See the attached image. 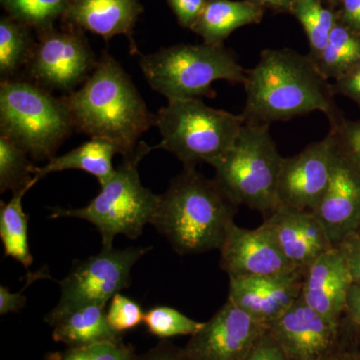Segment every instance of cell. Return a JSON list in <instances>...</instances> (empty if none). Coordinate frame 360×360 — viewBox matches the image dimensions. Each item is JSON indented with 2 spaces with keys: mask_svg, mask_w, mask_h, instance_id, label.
<instances>
[{
  "mask_svg": "<svg viewBox=\"0 0 360 360\" xmlns=\"http://www.w3.org/2000/svg\"><path fill=\"white\" fill-rule=\"evenodd\" d=\"M352 328L359 329V345H360V326H352Z\"/></svg>",
  "mask_w": 360,
  "mask_h": 360,
  "instance_id": "cell-43",
  "label": "cell"
},
{
  "mask_svg": "<svg viewBox=\"0 0 360 360\" xmlns=\"http://www.w3.org/2000/svg\"><path fill=\"white\" fill-rule=\"evenodd\" d=\"M243 85L246 98L241 115L245 122L270 125L315 111L328 116L330 125L342 117L333 84L309 54L265 49L257 65L246 70Z\"/></svg>",
  "mask_w": 360,
  "mask_h": 360,
  "instance_id": "cell-1",
  "label": "cell"
},
{
  "mask_svg": "<svg viewBox=\"0 0 360 360\" xmlns=\"http://www.w3.org/2000/svg\"><path fill=\"white\" fill-rule=\"evenodd\" d=\"M151 248L118 250L103 248L99 253L77 262L60 281V300L49 314H59L86 304H105L131 283L134 264Z\"/></svg>",
  "mask_w": 360,
  "mask_h": 360,
  "instance_id": "cell-9",
  "label": "cell"
},
{
  "mask_svg": "<svg viewBox=\"0 0 360 360\" xmlns=\"http://www.w3.org/2000/svg\"><path fill=\"white\" fill-rule=\"evenodd\" d=\"M352 284L342 251L333 248L317 258L305 271L302 297L315 311L341 328Z\"/></svg>",
  "mask_w": 360,
  "mask_h": 360,
  "instance_id": "cell-18",
  "label": "cell"
},
{
  "mask_svg": "<svg viewBox=\"0 0 360 360\" xmlns=\"http://www.w3.org/2000/svg\"><path fill=\"white\" fill-rule=\"evenodd\" d=\"M139 66L151 89L168 101L213 98V82L243 84L246 70L224 45L177 44L139 58Z\"/></svg>",
  "mask_w": 360,
  "mask_h": 360,
  "instance_id": "cell-6",
  "label": "cell"
},
{
  "mask_svg": "<svg viewBox=\"0 0 360 360\" xmlns=\"http://www.w3.org/2000/svg\"><path fill=\"white\" fill-rule=\"evenodd\" d=\"M32 163L20 146L0 135V193H13L27 186H34L39 179L33 175Z\"/></svg>",
  "mask_w": 360,
  "mask_h": 360,
  "instance_id": "cell-27",
  "label": "cell"
},
{
  "mask_svg": "<svg viewBox=\"0 0 360 360\" xmlns=\"http://www.w3.org/2000/svg\"><path fill=\"white\" fill-rule=\"evenodd\" d=\"M269 124L245 122L231 148L210 163L214 180L236 205L265 217L279 206L277 188L283 158Z\"/></svg>",
  "mask_w": 360,
  "mask_h": 360,
  "instance_id": "cell-5",
  "label": "cell"
},
{
  "mask_svg": "<svg viewBox=\"0 0 360 360\" xmlns=\"http://www.w3.org/2000/svg\"><path fill=\"white\" fill-rule=\"evenodd\" d=\"M290 11L304 28L310 47L309 54L316 61L338 25V16L323 6L322 0H293Z\"/></svg>",
  "mask_w": 360,
  "mask_h": 360,
  "instance_id": "cell-26",
  "label": "cell"
},
{
  "mask_svg": "<svg viewBox=\"0 0 360 360\" xmlns=\"http://www.w3.org/2000/svg\"><path fill=\"white\" fill-rule=\"evenodd\" d=\"M288 360H333L341 349V328L310 307L302 295L269 324Z\"/></svg>",
  "mask_w": 360,
  "mask_h": 360,
  "instance_id": "cell-13",
  "label": "cell"
},
{
  "mask_svg": "<svg viewBox=\"0 0 360 360\" xmlns=\"http://www.w3.org/2000/svg\"><path fill=\"white\" fill-rule=\"evenodd\" d=\"M182 27L193 30L207 0H167Z\"/></svg>",
  "mask_w": 360,
  "mask_h": 360,
  "instance_id": "cell-34",
  "label": "cell"
},
{
  "mask_svg": "<svg viewBox=\"0 0 360 360\" xmlns=\"http://www.w3.org/2000/svg\"><path fill=\"white\" fill-rule=\"evenodd\" d=\"M96 54L79 30L49 28L39 32L32 58L25 70L30 82L45 89L77 90L96 68Z\"/></svg>",
  "mask_w": 360,
  "mask_h": 360,
  "instance_id": "cell-10",
  "label": "cell"
},
{
  "mask_svg": "<svg viewBox=\"0 0 360 360\" xmlns=\"http://www.w3.org/2000/svg\"><path fill=\"white\" fill-rule=\"evenodd\" d=\"M333 360H360V354H354V352H347L340 350L335 359Z\"/></svg>",
  "mask_w": 360,
  "mask_h": 360,
  "instance_id": "cell-42",
  "label": "cell"
},
{
  "mask_svg": "<svg viewBox=\"0 0 360 360\" xmlns=\"http://www.w3.org/2000/svg\"><path fill=\"white\" fill-rule=\"evenodd\" d=\"M262 225L296 269L305 274L321 255L335 248L312 212L279 205Z\"/></svg>",
  "mask_w": 360,
  "mask_h": 360,
  "instance_id": "cell-15",
  "label": "cell"
},
{
  "mask_svg": "<svg viewBox=\"0 0 360 360\" xmlns=\"http://www.w3.org/2000/svg\"><path fill=\"white\" fill-rule=\"evenodd\" d=\"M260 6H269L276 11H290L291 4L293 0H251Z\"/></svg>",
  "mask_w": 360,
  "mask_h": 360,
  "instance_id": "cell-41",
  "label": "cell"
},
{
  "mask_svg": "<svg viewBox=\"0 0 360 360\" xmlns=\"http://www.w3.org/2000/svg\"><path fill=\"white\" fill-rule=\"evenodd\" d=\"M336 151L360 172V120L341 117L330 125Z\"/></svg>",
  "mask_w": 360,
  "mask_h": 360,
  "instance_id": "cell-32",
  "label": "cell"
},
{
  "mask_svg": "<svg viewBox=\"0 0 360 360\" xmlns=\"http://www.w3.org/2000/svg\"><path fill=\"white\" fill-rule=\"evenodd\" d=\"M134 360H191L184 348L175 347L167 340H161L158 345L142 354L135 355Z\"/></svg>",
  "mask_w": 360,
  "mask_h": 360,
  "instance_id": "cell-38",
  "label": "cell"
},
{
  "mask_svg": "<svg viewBox=\"0 0 360 360\" xmlns=\"http://www.w3.org/2000/svg\"><path fill=\"white\" fill-rule=\"evenodd\" d=\"M51 278L49 269L46 267L37 272H30L27 274L25 285L18 292H11L6 286H0V314H16L20 312L26 304V296L23 295L25 288L32 285L34 281L40 279Z\"/></svg>",
  "mask_w": 360,
  "mask_h": 360,
  "instance_id": "cell-33",
  "label": "cell"
},
{
  "mask_svg": "<svg viewBox=\"0 0 360 360\" xmlns=\"http://www.w3.org/2000/svg\"><path fill=\"white\" fill-rule=\"evenodd\" d=\"M336 158L335 137L330 131L300 153L284 158L279 175V205L314 212L328 189Z\"/></svg>",
  "mask_w": 360,
  "mask_h": 360,
  "instance_id": "cell-12",
  "label": "cell"
},
{
  "mask_svg": "<svg viewBox=\"0 0 360 360\" xmlns=\"http://www.w3.org/2000/svg\"><path fill=\"white\" fill-rule=\"evenodd\" d=\"M105 304H86L63 312L49 314L45 321L51 326L52 338L66 347H82L104 341L122 340L106 316Z\"/></svg>",
  "mask_w": 360,
  "mask_h": 360,
  "instance_id": "cell-20",
  "label": "cell"
},
{
  "mask_svg": "<svg viewBox=\"0 0 360 360\" xmlns=\"http://www.w3.org/2000/svg\"><path fill=\"white\" fill-rule=\"evenodd\" d=\"M267 330L266 324L227 300L184 349L191 360H243Z\"/></svg>",
  "mask_w": 360,
  "mask_h": 360,
  "instance_id": "cell-11",
  "label": "cell"
},
{
  "mask_svg": "<svg viewBox=\"0 0 360 360\" xmlns=\"http://www.w3.org/2000/svg\"><path fill=\"white\" fill-rule=\"evenodd\" d=\"M338 22L360 33V0H341Z\"/></svg>",
  "mask_w": 360,
  "mask_h": 360,
  "instance_id": "cell-39",
  "label": "cell"
},
{
  "mask_svg": "<svg viewBox=\"0 0 360 360\" xmlns=\"http://www.w3.org/2000/svg\"><path fill=\"white\" fill-rule=\"evenodd\" d=\"M143 323L150 335L168 340L175 336H193L202 328L205 322L189 319L186 314L169 307H155L144 314Z\"/></svg>",
  "mask_w": 360,
  "mask_h": 360,
  "instance_id": "cell-29",
  "label": "cell"
},
{
  "mask_svg": "<svg viewBox=\"0 0 360 360\" xmlns=\"http://www.w3.org/2000/svg\"><path fill=\"white\" fill-rule=\"evenodd\" d=\"M343 322L349 326H360V285L352 284L350 288Z\"/></svg>",
  "mask_w": 360,
  "mask_h": 360,
  "instance_id": "cell-40",
  "label": "cell"
},
{
  "mask_svg": "<svg viewBox=\"0 0 360 360\" xmlns=\"http://www.w3.org/2000/svg\"><path fill=\"white\" fill-rule=\"evenodd\" d=\"M315 63L328 80L342 77L360 63V33L338 22Z\"/></svg>",
  "mask_w": 360,
  "mask_h": 360,
  "instance_id": "cell-25",
  "label": "cell"
},
{
  "mask_svg": "<svg viewBox=\"0 0 360 360\" xmlns=\"http://www.w3.org/2000/svg\"><path fill=\"white\" fill-rule=\"evenodd\" d=\"M243 124V115L210 108L202 99L168 101L155 115L161 141L153 149L172 153L184 168L210 165L231 148Z\"/></svg>",
  "mask_w": 360,
  "mask_h": 360,
  "instance_id": "cell-8",
  "label": "cell"
},
{
  "mask_svg": "<svg viewBox=\"0 0 360 360\" xmlns=\"http://www.w3.org/2000/svg\"><path fill=\"white\" fill-rule=\"evenodd\" d=\"M136 354L131 345L123 340L104 341L82 347H66L54 352L46 360H134Z\"/></svg>",
  "mask_w": 360,
  "mask_h": 360,
  "instance_id": "cell-30",
  "label": "cell"
},
{
  "mask_svg": "<svg viewBox=\"0 0 360 360\" xmlns=\"http://www.w3.org/2000/svg\"><path fill=\"white\" fill-rule=\"evenodd\" d=\"M243 360H288L278 343L269 331L258 341L257 345Z\"/></svg>",
  "mask_w": 360,
  "mask_h": 360,
  "instance_id": "cell-37",
  "label": "cell"
},
{
  "mask_svg": "<svg viewBox=\"0 0 360 360\" xmlns=\"http://www.w3.org/2000/svg\"><path fill=\"white\" fill-rule=\"evenodd\" d=\"M336 248L360 227V172L336 151L328 189L312 212Z\"/></svg>",
  "mask_w": 360,
  "mask_h": 360,
  "instance_id": "cell-16",
  "label": "cell"
},
{
  "mask_svg": "<svg viewBox=\"0 0 360 360\" xmlns=\"http://www.w3.org/2000/svg\"><path fill=\"white\" fill-rule=\"evenodd\" d=\"M144 314L146 312H143L139 302L122 293H117L111 298L110 307L106 310L111 328L122 335L143 323Z\"/></svg>",
  "mask_w": 360,
  "mask_h": 360,
  "instance_id": "cell-31",
  "label": "cell"
},
{
  "mask_svg": "<svg viewBox=\"0 0 360 360\" xmlns=\"http://www.w3.org/2000/svg\"><path fill=\"white\" fill-rule=\"evenodd\" d=\"M300 271L266 276L229 277L227 300L269 326L302 295Z\"/></svg>",
  "mask_w": 360,
  "mask_h": 360,
  "instance_id": "cell-17",
  "label": "cell"
},
{
  "mask_svg": "<svg viewBox=\"0 0 360 360\" xmlns=\"http://www.w3.org/2000/svg\"><path fill=\"white\" fill-rule=\"evenodd\" d=\"M142 11L139 0H70L63 18L70 27L96 33L106 42L125 35L130 52L136 54L134 30Z\"/></svg>",
  "mask_w": 360,
  "mask_h": 360,
  "instance_id": "cell-19",
  "label": "cell"
},
{
  "mask_svg": "<svg viewBox=\"0 0 360 360\" xmlns=\"http://www.w3.org/2000/svg\"><path fill=\"white\" fill-rule=\"evenodd\" d=\"M236 207L214 179L184 168L160 194L151 224L179 255H200L220 250Z\"/></svg>",
  "mask_w": 360,
  "mask_h": 360,
  "instance_id": "cell-3",
  "label": "cell"
},
{
  "mask_svg": "<svg viewBox=\"0 0 360 360\" xmlns=\"http://www.w3.org/2000/svg\"><path fill=\"white\" fill-rule=\"evenodd\" d=\"M32 186L25 187L13 193L7 203L1 202L0 207V238L4 248V255L13 258L28 269L33 257L28 241L30 217L22 207V198Z\"/></svg>",
  "mask_w": 360,
  "mask_h": 360,
  "instance_id": "cell-23",
  "label": "cell"
},
{
  "mask_svg": "<svg viewBox=\"0 0 360 360\" xmlns=\"http://www.w3.org/2000/svg\"><path fill=\"white\" fill-rule=\"evenodd\" d=\"M118 153L115 144L105 139H90L82 146L60 156H54L42 167H33V175L39 180L53 172L82 170L94 175L101 186L108 184L115 174L113 156Z\"/></svg>",
  "mask_w": 360,
  "mask_h": 360,
  "instance_id": "cell-22",
  "label": "cell"
},
{
  "mask_svg": "<svg viewBox=\"0 0 360 360\" xmlns=\"http://www.w3.org/2000/svg\"><path fill=\"white\" fill-rule=\"evenodd\" d=\"M219 251L220 269L229 277L276 276L300 271L284 257L276 239L262 224L257 229H248L234 224Z\"/></svg>",
  "mask_w": 360,
  "mask_h": 360,
  "instance_id": "cell-14",
  "label": "cell"
},
{
  "mask_svg": "<svg viewBox=\"0 0 360 360\" xmlns=\"http://www.w3.org/2000/svg\"><path fill=\"white\" fill-rule=\"evenodd\" d=\"M141 141L134 153L123 156L112 179L101 187L89 205L80 208L56 207L52 219H79L96 227L103 248H112L115 236L135 239L141 236L144 226L153 221L160 195L141 184L139 165L153 150Z\"/></svg>",
  "mask_w": 360,
  "mask_h": 360,
  "instance_id": "cell-4",
  "label": "cell"
},
{
  "mask_svg": "<svg viewBox=\"0 0 360 360\" xmlns=\"http://www.w3.org/2000/svg\"><path fill=\"white\" fill-rule=\"evenodd\" d=\"M70 0H1L8 16L37 32L49 30L63 16Z\"/></svg>",
  "mask_w": 360,
  "mask_h": 360,
  "instance_id": "cell-28",
  "label": "cell"
},
{
  "mask_svg": "<svg viewBox=\"0 0 360 360\" xmlns=\"http://www.w3.org/2000/svg\"><path fill=\"white\" fill-rule=\"evenodd\" d=\"M359 232H360V227H359Z\"/></svg>",
  "mask_w": 360,
  "mask_h": 360,
  "instance_id": "cell-44",
  "label": "cell"
},
{
  "mask_svg": "<svg viewBox=\"0 0 360 360\" xmlns=\"http://www.w3.org/2000/svg\"><path fill=\"white\" fill-rule=\"evenodd\" d=\"M63 99L77 131L111 142L122 156L134 153L141 135L155 125L131 77L108 52L82 87Z\"/></svg>",
  "mask_w": 360,
  "mask_h": 360,
  "instance_id": "cell-2",
  "label": "cell"
},
{
  "mask_svg": "<svg viewBox=\"0 0 360 360\" xmlns=\"http://www.w3.org/2000/svg\"><path fill=\"white\" fill-rule=\"evenodd\" d=\"M335 94L347 97L360 108V63L335 80Z\"/></svg>",
  "mask_w": 360,
  "mask_h": 360,
  "instance_id": "cell-35",
  "label": "cell"
},
{
  "mask_svg": "<svg viewBox=\"0 0 360 360\" xmlns=\"http://www.w3.org/2000/svg\"><path fill=\"white\" fill-rule=\"evenodd\" d=\"M336 248H340L347 259L354 284L360 285V232L348 236Z\"/></svg>",
  "mask_w": 360,
  "mask_h": 360,
  "instance_id": "cell-36",
  "label": "cell"
},
{
  "mask_svg": "<svg viewBox=\"0 0 360 360\" xmlns=\"http://www.w3.org/2000/svg\"><path fill=\"white\" fill-rule=\"evenodd\" d=\"M35 44L30 28L11 16L0 20V75L2 80L13 79L25 68Z\"/></svg>",
  "mask_w": 360,
  "mask_h": 360,
  "instance_id": "cell-24",
  "label": "cell"
},
{
  "mask_svg": "<svg viewBox=\"0 0 360 360\" xmlns=\"http://www.w3.org/2000/svg\"><path fill=\"white\" fill-rule=\"evenodd\" d=\"M264 8L251 0H207L205 11L193 30L205 44L222 45L234 30L260 22Z\"/></svg>",
  "mask_w": 360,
  "mask_h": 360,
  "instance_id": "cell-21",
  "label": "cell"
},
{
  "mask_svg": "<svg viewBox=\"0 0 360 360\" xmlns=\"http://www.w3.org/2000/svg\"><path fill=\"white\" fill-rule=\"evenodd\" d=\"M1 135L37 160H51L75 129L63 97L32 82L1 80Z\"/></svg>",
  "mask_w": 360,
  "mask_h": 360,
  "instance_id": "cell-7",
  "label": "cell"
}]
</instances>
